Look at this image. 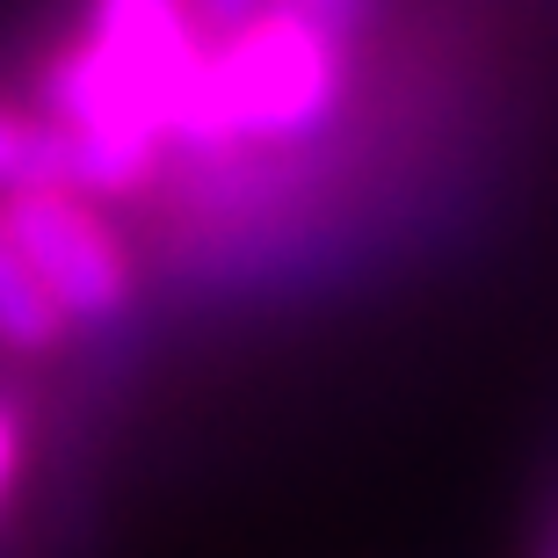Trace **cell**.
Listing matches in <instances>:
<instances>
[{"instance_id":"3957f363","label":"cell","mask_w":558,"mask_h":558,"mask_svg":"<svg viewBox=\"0 0 558 558\" xmlns=\"http://www.w3.org/2000/svg\"><path fill=\"white\" fill-rule=\"evenodd\" d=\"M29 189H73V196H87L81 138L59 124L0 109V196H29Z\"/></svg>"},{"instance_id":"8992f818","label":"cell","mask_w":558,"mask_h":558,"mask_svg":"<svg viewBox=\"0 0 558 558\" xmlns=\"http://www.w3.org/2000/svg\"><path fill=\"white\" fill-rule=\"evenodd\" d=\"M196 8H204L210 22H232V29H247V22H254V8H262V0H196Z\"/></svg>"},{"instance_id":"6da1fadb","label":"cell","mask_w":558,"mask_h":558,"mask_svg":"<svg viewBox=\"0 0 558 558\" xmlns=\"http://www.w3.org/2000/svg\"><path fill=\"white\" fill-rule=\"evenodd\" d=\"M341 59L312 15H254L218 59L196 65L182 124L204 138H298L333 109Z\"/></svg>"},{"instance_id":"5b68a950","label":"cell","mask_w":558,"mask_h":558,"mask_svg":"<svg viewBox=\"0 0 558 558\" xmlns=\"http://www.w3.org/2000/svg\"><path fill=\"white\" fill-rule=\"evenodd\" d=\"M22 457H29L22 421H15V407L0 399V515H8V500H15V486H22Z\"/></svg>"},{"instance_id":"7a4b0ae2","label":"cell","mask_w":558,"mask_h":558,"mask_svg":"<svg viewBox=\"0 0 558 558\" xmlns=\"http://www.w3.org/2000/svg\"><path fill=\"white\" fill-rule=\"evenodd\" d=\"M0 218L15 232L29 276L44 283V298L59 305V319H117L131 305L124 240L109 232V218H95L87 196H73V189H29V196H8Z\"/></svg>"},{"instance_id":"277c9868","label":"cell","mask_w":558,"mask_h":558,"mask_svg":"<svg viewBox=\"0 0 558 558\" xmlns=\"http://www.w3.org/2000/svg\"><path fill=\"white\" fill-rule=\"evenodd\" d=\"M59 327H65L59 305L44 298V283L29 276L15 232H8V218H0V341H8V349H44Z\"/></svg>"}]
</instances>
